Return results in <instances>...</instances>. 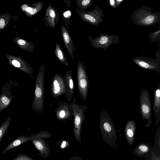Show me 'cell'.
<instances>
[{"label": "cell", "mask_w": 160, "mask_h": 160, "mask_svg": "<svg viewBox=\"0 0 160 160\" xmlns=\"http://www.w3.org/2000/svg\"><path fill=\"white\" fill-rule=\"evenodd\" d=\"M77 8L81 11H85L93 3L92 0H76Z\"/></svg>", "instance_id": "44dd1931"}, {"label": "cell", "mask_w": 160, "mask_h": 160, "mask_svg": "<svg viewBox=\"0 0 160 160\" xmlns=\"http://www.w3.org/2000/svg\"><path fill=\"white\" fill-rule=\"evenodd\" d=\"M63 18L64 20H66V18H70L71 16V13L70 11H67L64 12L63 14Z\"/></svg>", "instance_id": "484cf974"}, {"label": "cell", "mask_w": 160, "mask_h": 160, "mask_svg": "<svg viewBox=\"0 0 160 160\" xmlns=\"http://www.w3.org/2000/svg\"><path fill=\"white\" fill-rule=\"evenodd\" d=\"M36 148L39 152V154L41 157L47 158L50 154L49 145L43 138H37L31 140Z\"/></svg>", "instance_id": "2e32d148"}, {"label": "cell", "mask_w": 160, "mask_h": 160, "mask_svg": "<svg viewBox=\"0 0 160 160\" xmlns=\"http://www.w3.org/2000/svg\"><path fill=\"white\" fill-rule=\"evenodd\" d=\"M124 1V0H115L117 8Z\"/></svg>", "instance_id": "836d02e7"}, {"label": "cell", "mask_w": 160, "mask_h": 160, "mask_svg": "<svg viewBox=\"0 0 160 160\" xmlns=\"http://www.w3.org/2000/svg\"><path fill=\"white\" fill-rule=\"evenodd\" d=\"M52 134L48 131H42L36 134L28 136L25 135L21 136L12 141L2 151V153H4L17 147L32 139L37 138H50Z\"/></svg>", "instance_id": "30bf717a"}, {"label": "cell", "mask_w": 160, "mask_h": 160, "mask_svg": "<svg viewBox=\"0 0 160 160\" xmlns=\"http://www.w3.org/2000/svg\"><path fill=\"white\" fill-rule=\"evenodd\" d=\"M148 36L150 41L152 42L159 41L160 40V28L158 30L154 32H150Z\"/></svg>", "instance_id": "7402d4cb"}, {"label": "cell", "mask_w": 160, "mask_h": 160, "mask_svg": "<svg viewBox=\"0 0 160 160\" xmlns=\"http://www.w3.org/2000/svg\"><path fill=\"white\" fill-rule=\"evenodd\" d=\"M72 70L67 71L63 77L65 85V97L68 102H70L74 93L73 81L72 76Z\"/></svg>", "instance_id": "5bb4252c"}, {"label": "cell", "mask_w": 160, "mask_h": 160, "mask_svg": "<svg viewBox=\"0 0 160 160\" xmlns=\"http://www.w3.org/2000/svg\"><path fill=\"white\" fill-rule=\"evenodd\" d=\"M77 13L82 20L88 23L97 27L103 23V18L104 15L103 10L97 5L91 11H81L77 9Z\"/></svg>", "instance_id": "ba28073f"}, {"label": "cell", "mask_w": 160, "mask_h": 160, "mask_svg": "<svg viewBox=\"0 0 160 160\" xmlns=\"http://www.w3.org/2000/svg\"><path fill=\"white\" fill-rule=\"evenodd\" d=\"M110 5L113 8H117L115 0H109V1Z\"/></svg>", "instance_id": "83f0119b"}, {"label": "cell", "mask_w": 160, "mask_h": 160, "mask_svg": "<svg viewBox=\"0 0 160 160\" xmlns=\"http://www.w3.org/2000/svg\"><path fill=\"white\" fill-rule=\"evenodd\" d=\"M153 111L156 119L155 125L160 122V83L155 88L154 91Z\"/></svg>", "instance_id": "e0dca14e"}, {"label": "cell", "mask_w": 160, "mask_h": 160, "mask_svg": "<svg viewBox=\"0 0 160 160\" xmlns=\"http://www.w3.org/2000/svg\"><path fill=\"white\" fill-rule=\"evenodd\" d=\"M152 156L151 160H160L159 157L158 158L153 152H152Z\"/></svg>", "instance_id": "1f68e13d"}, {"label": "cell", "mask_w": 160, "mask_h": 160, "mask_svg": "<svg viewBox=\"0 0 160 160\" xmlns=\"http://www.w3.org/2000/svg\"><path fill=\"white\" fill-rule=\"evenodd\" d=\"M151 148L147 144L141 143L135 148L133 153L135 155L141 157L149 153L151 151Z\"/></svg>", "instance_id": "d6986e66"}, {"label": "cell", "mask_w": 160, "mask_h": 160, "mask_svg": "<svg viewBox=\"0 0 160 160\" xmlns=\"http://www.w3.org/2000/svg\"><path fill=\"white\" fill-rule=\"evenodd\" d=\"M156 58L149 57H136L132 61L139 67L148 70L160 73V56L159 52L156 53Z\"/></svg>", "instance_id": "9c48e42d"}, {"label": "cell", "mask_w": 160, "mask_h": 160, "mask_svg": "<svg viewBox=\"0 0 160 160\" xmlns=\"http://www.w3.org/2000/svg\"><path fill=\"white\" fill-rule=\"evenodd\" d=\"M86 160H89V159H86Z\"/></svg>", "instance_id": "d590c367"}, {"label": "cell", "mask_w": 160, "mask_h": 160, "mask_svg": "<svg viewBox=\"0 0 160 160\" xmlns=\"http://www.w3.org/2000/svg\"><path fill=\"white\" fill-rule=\"evenodd\" d=\"M73 116L74 117L73 133L75 138L80 144L81 140V131L82 123L86 114L85 112L88 107L85 105H80L77 102V100L74 96L72 103Z\"/></svg>", "instance_id": "277c9868"}, {"label": "cell", "mask_w": 160, "mask_h": 160, "mask_svg": "<svg viewBox=\"0 0 160 160\" xmlns=\"http://www.w3.org/2000/svg\"><path fill=\"white\" fill-rule=\"evenodd\" d=\"M31 9H32V8H31V7H28L26 9V10L27 11V12H31Z\"/></svg>", "instance_id": "e575fe53"}, {"label": "cell", "mask_w": 160, "mask_h": 160, "mask_svg": "<svg viewBox=\"0 0 160 160\" xmlns=\"http://www.w3.org/2000/svg\"><path fill=\"white\" fill-rule=\"evenodd\" d=\"M91 46L94 48H103L106 50L113 44L120 43V38L116 35H108L106 33H102L98 37L94 38L89 36L88 38Z\"/></svg>", "instance_id": "52a82bcc"}, {"label": "cell", "mask_w": 160, "mask_h": 160, "mask_svg": "<svg viewBox=\"0 0 160 160\" xmlns=\"http://www.w3.org/2000/svg\"><path fill=\"white\" fill-rule=\"evenodd\" d=\"M12 160H35L26 155L19 153Z\"/></svg>", "instance_id": "cb8c5ba5"}, {"label": "cell", "mask_w": 160, "mask_h": 160, "mask_svg": "<svg viewBox=\"0 0 160 160\" xmlns=\"http://www.w3.org/2000/svg\"><path fill=\"white\" fill-rule=\"evenodd\" d=\"M136 128V123L133 120H130L127 122L125 128V134L127 142L130 146L133 142Z\"/></svg>", "instance_id": "ac0fdd59"}, {"label": "cell", "mask_w": 160, "mask_h": 160, "mask_svg": "<svg viewBox=\"0 0 160 160\" xmlns=\"http://www.w3.org/2000/svg\"><path fill=\"white\" fill-rule=\"evenodd\" d=\"M5 25V22L4 20L2 18L0 19V28H2Z\"/></svg>", "instance_id": "f546056e"}, {"label": "cell", "mask_w": 160, "mask_h": 160, "mask_svg": "<svg viewBox=\"0 0 160 160\" xmlns=\"http://www.w3.org/2000/svg\"><path fill=\"white\" fill-rule=\"evenodd\" d=\"M8 123H6L3 124L0 128V144L8 128Z\"/></svg>", "instance_id": "d4e9b609"}, {"label": "cell", "mask_w": 160, "mask_h": 160, "mask_svg": "<svg viewBox=\"0 0 160 160\" xmlns=\"http://www.w3.org/2000/svg\"><path fill=\"white\" fill-rule=\"evenodd\" d=\"M99 127L103 140L112 148L116 147L117 132L114 123L106 110L100 114Z\"/></svg>", "instance_id": "7a4b0ae2"}, {"label": "cell", "mask_w": 160, "mask_h": 160, "mask_svg": "<svg viewBox=\"0 0 160 160\" xmlns=\"http://www.w3.org/2000/svg\"><path fill=\"white\" fill-rule=\"evenodd\" d=\"M43 20L47 26L53 28L59 21V17L57 10L51 5L48 6Z\"/></svg>", "instance_id": "4fadbf2b"}, {"label": "cell", "mask_w": 160, "mask_h": 160, "mask_svg": "<svg viewBox=\"0 0 160 160\" xmlns=\"http://www.w3.org/2000/svg\"><path fill=\"white\" fill-rule=\"evenodd\" d=\"M45 66L43 63L41 66L35 82L34 97L32 107L34 110L42 114L44 108Z\"/></svg>", "instance_id": "3957f363"}, {"label": "cell", "mask_w": 160, "mask_h": 160, "mask_svg": "<svg viewBox=\"0 0 160 160\" xmlns=\"http://www.w3.org/2000/svg\"><path fill=\"white\" fill-rule=\"evenodd\" d=\"M152 7L142 5L135 10L131 16L133 22L138 26L155 25L160 21V12H152Z\"/></svg>", "instance_id": "6da1fadb"}, {"label": "cell", "mask_w": 160, "mask_h": 160, "mask_svg": "<svg viewBox=\"0 0 160 160\" xmlns=\"http://www.w3.org/2000/svg\"><path fill=\"white\" fill-rule=\"evenodd\" d=\"M12 63L15 67L19 68L20 66V64L19 62L15 60H13Z\"/></svg>", "instance_id": "f1b7e54d"}, {"label": "cell", "mask_w": 160, "mask_h": 160, "mask_svg": "<svg viewBox=\"0 0 160 160\" xmlns=\"http://www.w3.org/2000/svg\"><path fill=\"white\" fill-rule=\"evenodd\" d=\"M77 77L78 90L81 98L85 101L89 88V82L85 68L80 60L77 62Z\"/></svg>", "instance_id": "5b68a950"}, {"label": "cell", "mask_w": 160, "mask_h": 160, "mask_svg": "<svg viewBox=\"0 0 160 160\" xmlns=\"http://www.w3.org/2000/svg\"><path fill=\"white\" fill-rule=\"evenodd\" d=\"M68 160H82V159L81 157L77 156L72 157Z\"/></svg>", "instance_id": "4dcf8cb0"}, {"label": "cell", "mask_w": 160, "mask_h": 160, "mask_svg": "<svg viewBox=\"0 0 160 160\" xmlns=\"http://www.w3.org/2000/svg\"><path fill=\"white\" fill-rule=\"evenodd\" d=\"M2 102L5 104L7 105L9 103V99L6 97L4 96L1 99Z\"/></svg>", "instance_id": "4316f807"}, {"label": "cell", "mask_w": 160, "mask_h": 160, "mask_svg": "<svg viewBox=\"0 0 160 160\" xmlns=\"http://www.w3.org/2000/svg\"><path fill=\"white\" fill-rule=\"evenodd\" d=\"M61 30L63 41L66 48L72 58L74 59V53L75 49L74 42L69 32L62 24L61 26Z\"/></svg>", "instance_id": "9a60e30c"}, {"label": "cell", "mask_w": 160, "mask_h": 160, "mask_svg": "<svg viewBox=\"0 0 160 160\" xmlns=\"http://www.w3.org/2000/svg\"><path fill=\"white\" fill-rule=\"evenodd\" d=\"M18 43L21 45H24L26 44V42L22 39H20L18 41Z\"/></svg>", "instance_id": "d6a6232c"}, {"label": "cell", "mask_w": 160, "mask_h": 160, "mask_svg": "<svg viewBox=\"0 0 160 160\" xmlns=\"http://www.w3.org/2000/svg\"><path fill=\"white\" fill-rule=\"evenodd\" d=\"M139 102L141 117L144 120H146V127L148 128L152 124V110L150 94L147 89L142 90Z\"/></svg>", "instance_id": "8992f818"}, {"label": "cell", "mask_w": 160, "mask_h": 160, "mask_svg": "<svg viewBox=\"0 0 160 160\" xmlns=\"http://www.w3.org/2000/svg\"><path fill=\"white\" fill-rule=\"evenodd\" d=\"M43 6V2L41 1L38 2L34 4V7L32 8L31 12L28 13L31 15H34L40 11Z\"/></svg>", "instance_id": "603a6c76"}, {"label": "cell", "mask_w": 160, "mask_h": 160, "mask_svg": "<svg viewBox=\"0 0 160 160\" xmlns=\"http://www.w3.org/2000/svg\"><path fill=\"white\" fill-rule=\"evenodd\" d=\"M58 106L55 111L57 119L60 121L66 120L73 116L72 103L70 104L64 101H58Z\"/></svg>", "instance_id": "7c38bea8"}, {"label": "cell", "mask_w": 160, "mask_h": 160, "mask_svg": "<svg viewBox=\"0 0 160 160\" xmlns=\"http://www.w3.org/2000/svg\"><path fill=\"white\" fill-rule=\"evenodd\" d=\"M66 87L62 74L56 73L52 78L51 85V92L52 96L58 99L65 94Z\"/></svg>", "instance_id": "8fae6325"}, {"label": "cell", "mask_w": 160, "mask_h": 160, "mask_svg": "<svg viewBox=\"0 0 160 160\" xmlns=\"http://www.w3.org/2000/svg\"><path fill=\"white\" fill-rule=\"evenodd\" d=\"M54 52L56 57L59 61L67 66L69 65L68 60L64 54L62 47L58 43H56Z\"/></svg>", "instance_id": "ffe728a7"}]
</instances>
